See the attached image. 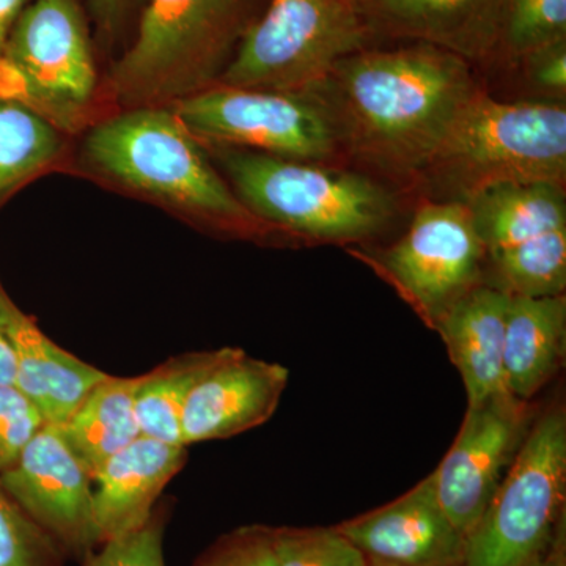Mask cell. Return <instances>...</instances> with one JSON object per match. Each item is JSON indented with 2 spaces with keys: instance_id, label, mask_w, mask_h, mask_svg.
<instances>
[{
  "instance_id": "cell-31",
  "label": "cell",
  "mask_w": 566,
  "mask_h": 566,
  "mask_svg": "<svg viewBox=\"0 0 566 566\" xmlns=\"http://www.w3.org/2000/svg\"><path fill=\"white\" fill-rule=\"evenodd\" d=\"M144 6L145 0H88L96 40L103 51L112 52L122 43Z\"/></svg>"
},
{
  "instance_id": "cell-11",
  "label": "cell",
  "mask_w": 566,
  "mask_h": 566,
  "mask_svg": "<svg viewBox=\"0 0 566 566\" xmlns=\"http://www.w3.org/2000/svg\"><path fill=\"white\" fill-rule=\"evenodd\" d=\"M532 417L528 401L509 392L468 406L455 442L431 474L439 505L465 538L515 461Z\"/></svg>"
},
{
  "instance_id": "cell-37",
  "label": "cell",
  "mask_w": 566,
  "mask_h": 566,
  "mask_svg": "<svg viewBox=\"0 0 566 566\" xmlns=\"http://www.w3.org/2000/svg\"><path fill=\"white\" fill-rule=\"evenodd\" d=\"M368 566H382V565H374V564H368Z\"/></svg>"
},
{
  "instance_id": "cell-36",
  "label": "cell",
  "mask_w": 566,
  "mask_h": 566,
  "mask_svg": "<svg viewBox=\"0 0 566 566\" xmlns=\"http://www.w3.org/2000/svg\"><path fill=\"white\" fill-rule=\"evenodd\" d=\"M354 3H357V6H359L360 2H363V0H353Z\"/></svg>"
},
{
  "instance_id": "cell-19",
  "label": "cell",
  "mask_w": 566,
  "mask_h": 566,
  "mask_svg": "<svg viewBox=\"0 0 566 566\" xmlns=\"http://www.w3.org/2000/svg\"><path fill=\"white\" fill-rule=\"evenodd\" d=\"M566 300L510 296L505 318L504 376L513 397L531 401L564 363Z\"/></svg>"
},
{
  "instance_id": "cell-10",
  "label": "cell",
  "mask_w": 566,
  "mask_h": 566,
  "mask_svg": "<svg viewBox=\"0 0 566 566\" xmlns=\"http://www.w3.org/2000/svg\"><path fill=\"white\" fill-rule=\"evenodd\" d=\"M486 253L464 202L428 203L400 241L379 253V274L431 329L482 282Z\"/></svg>"
},
{
  "instance_id": "cell-28",
  "label": "cell",
  "mask_w": 566,
  "mask_h": 566,
  "mask_svg": "<svg viewBox=\"0 0 566 566\" xmlns=\"http://www.w3.org/2000/svg\"><path fill=\"white\" fill-rule=\"evenodd\" d=\"M164 524V513H153L144 526L104 542L102 551L85 558L84 566H166L163 553Z\"/></svg>"
},
{
  "instance_id": "cell-9",
  "label": "cell",
  "mask_w": 566,
  "mask_h": 566,
  "mask_svg": "<svg viewBox=\"0 0 566 566\" xmlns=\"http://www.w3.org/2000/svg\"><path fill=\"white\" fill-rule=\"evenodd\" d=\"M169 107L203 145L316 164L340 150L334 118L315 96L212 85Z\"/></svg>"
},
{
  "instance_id": "cell-29",
  "label": "cell",
  "mask_w": 566,
  "mask_h": 566,
  "mask_svg": "<svg viewBox=\"0 0 566 566\" xmlns=\"http://www.w3.org/2000/svg\"><path fill=\"white\" fill-rule=\"evenodd\" d=\"M192 566H279L275 528H237L208 547Z\"/></svg>"
},
{
  "instance_id": "cell-24",
  "label": "cell",
  "mask_w": 566,
  "mask_h": 566,
  "mask_svg": "<svg viewBox=\"0 0 566 566\" xmlns=\"http://www.w3.org/2000/svg\"><path fill=\"white\" fill-rule=\"evenodd\" d=\"M486 259L494 277L491 286L509 296H557L565 292L566 229L554 230Z\"/></svg>"
},
{
  "instance_id": "cell-33",
  "label": "cell",
  "mask_w": 566,
  "mask_h": 566,
  "mask_svg": "<svg viewBox=\"0 0 566 566\" xmlns=\"http://www.w3.org/2000/svg\"><path fill=\"white\" fill-rule=\"evenodd\" d=\"M29 3L31 0H0V55H2L14 22Z\"/></svg>"
},
{
  "instance_id": "cell-6",
  "label": "cell",
  "mask_w": 566,
  "mask_h": 566,
  "mask_svg": "<svg viewBox=\"0 0 566 566\" xmlns=\"http://www.w3.org/2000/svg\"><path fill=\"white\" fill-rule=\"evenodd\" d=\"M468 199L502 182L566 178V109L553 103H502L480 91L465 104L428 167Z\"/></svg>"
},
{
  "instance_id": "cell-30",
  "label": "cell",
  "mask_w": 566,
  "mask_h": 566,
  "mask_svg": "<svg viewBox=\"0 0 566 566\" xmlns=\"http://www.w3.org/2000/svg\"><path fill=\"white\" fill-rule=\"evenodd\" d=\"M44 422L17 386H0V472L9 469Z\"/></svg>"
},
{
  "instance_id": "cell-18",
  "label": "cell",
  "mask_w": 566,
  "mask_h": 566,
  "mask_svg": "<svg viewBox=\"0 0 566 566\" xmlns=\"http://www.w3.org/2000/svg\"><path fill=\"white\" fill-rule=\"evenodd\" d=\"M509 294L480 283L436 326L463 378L469 406L506 394L505 318ZM510 394V392H509Z\"/></svg>"
},
{
  "instance_id": "cell-34",
  "label": "cell",
  "mask_w": 566,
  "mask_h": 566,
  "mask_svg": "<svg viewBox=\"0 0 566 566\" xmlns=\"http://www.w3.org/2000/svg\"><path fill=\"white\" fill-rule=\"evenodd\" d=\"M0 386H14L13 349L2 323H0Z\"/></svg>"
},
{
  "instance_id": "cell-26",
  "label": "cell",
  "mask_w": 566,
  "mask_h": 566,
  "mask_svg": "<svg viewBox=\"0 0 566 566\" xmlns=\"http://www.w3.org/2000/svg\"><path fill=\"white\" fill-rule=\"evenodd\" d=\"M279 566H368L337 527L275 528Z\"/></svg>"
},
{
  "instance_id": "cell-16",
  "label": "cell",
  "mask_w": 566,
  "mask_h": 566,
  "mask_svg": "<svg viewBox=\"0 0 566 566\" xmlns=\"http://www.w3.org/2000/svg\"><path fill=\"white\" fill-rule=\"evenodd\" d=\"M504 0H363L360 13L371 33L433 44L483 61L499 48Z\"/></svg>"
},
{
  "instance_id": "cell-22",
  "label": "cell",
  "mask_w": 566,
  "mask_h": 566,
  "mask_svg": "<svg viewBox=\"0 0 566 566\" xmlns=\"http://www.w3.org/2000/svg\"><path fill=\"white\" fill-rule=\"evenodd\" d=\"M136 387L137 376L107 375L65 423L59 424L91 476L104 461L142 436L136 415Z\"/></svg>"
},
{
  "instance_id": "cell-7",
  "label": "cell",
  "mask_w": 566,
  "mask_h": 566,
  "mask_svg": "<svg viewBox=\"0 0 566 566\" xmlns=\"http://www.w3.org/2000/svg\"><path fill=\"white\" fill-rule=\"evenodd\" d=\"M370 36L353 0H270L216 85L311 95Z\"/></svg>"
},
{
  "instance_id": "cell-4",
  "label": "cell",
  "mask_w": 566,
  "mask_h": 566,
  "mask_svg": "<svg viewBox=\"0 0 566 566\" xmlns=\"http://www.w3.org/2000/svg\"><path fill=\"white\" fill-rule=\"evenodd\" d=\"M230 188L264 226L322 241H359L395 214L392 193L363 175L243 148L205 145Z\"/></svg>"
},
{
  "instance_id": "cell-20",
  "label": "cell",
  "mask_w": 566,
  "mask_h": 566,
  "mask_svg": "<svg viewBox=\"0 0 566 566\" xmlns=\"http://www.w3.org/2000/svg\"><path fill=\"white\" fill-rule=\"evenodd\" d=\"M468 205L486 256L566 229L564 186L502 182L461 200Z\"/></svg>"
},
{
  "instance_id": "cell-21",
  "label": "cell",
  "mask_w": 566,
  "mask_h": 566,
  "mask_svg": "<svg viewBox=\"0 0 566 566\" xmlns=\"http://www.w3.org/2000/svg\"><path fill=\"white\" fill-rule=\"evenodd\" d=\"M73 137L22 103L0 96V210L51 172H69Z\"/></svg>"
},
{
  "instance_id": "cell-23",
  "label": "cell",
  "mask_w": 566,
  "mask_h": 566,
  "mask_svg": "<svg viewBox=\"0 0 566 566\" xmlns=\"http://www.w3.org/2000/svg\"><path fill=\"white\" fill-rule=\"evenodd\" d=\"M234 348L186 353L137 376L136 415L140 434L182 446L181 416L193 387ZM185 447V446H182Z\"/></svg>"
},
{
  "instance_id": "cell-15",
  "label": "cell",
  "mask_w": 566,
  "mask_h": 566,
  "mask_svg": "<svg viewBox=\"0 0 566 566\" xmlns=\"http://www.w3.org/2000/svg\"><path fill=\"white\" fill-rule=\"evenodd\" d=\"M0 323L14 357V386L39 408L44 422L65 423L107 374L51 340L0 285Z\"/></svg>"
},
{
  "instance_id": "cell-17",
  "label": "cell",
  "mask_w": 566,
  "mask_h": 566,
  "mask_svg": "<svg viewBox=\"0 0 566 566\" xmlns=\"http://www.w3.org/2000/svg\"><path fill=\"white\" fill-rule=\"evenodd\" d=\"M186 461V447L139 436L92 475L93 520L99 545L144 526L164 488Z\"/></svg>"
},
{
  "instance_id": "cell-35",
  "label": "cell",
  "mask_w": 566,
  "mask_h": 566,
  "mask_svg": "<svg viewBox=\"0 0 566 566\" xmlns=\"http://www.w3.org/2000/svg\"><path fill=\"white\" fill-rule=\"evenodd\" d=\"M526 566H566L564 531L558 532L553 543Z\"/></svg>"
},
{
  "instance_id": "cell-27",
  "label": "cell",
  "mask_w": 566,
  "mask_h": 566,
  "mask_svg": "<svg viewBox=\"0 0 566 566\" xmlns=\"http://www.w3.org/2000/svg\"><path fill=\"white\" fill-rule=\"evenodd\" d=\"M63 553L0 485V566H62Z\"/></svg>"
},
{
  "instance_id": "cell-12",
  "label": "cell",
  "mask_w": 566,
  "mask_h": 566,
  "mask_svg": "<svg viewBox=\"0 0 566 566\" xmlns=\"http://www.w3.org/2000/svg\"><path fill=\"white\" fill-rule=\"evenodd\" d=\"M0 485L33 523L85 560L99 545L93 520V482L59 424L44 423L18 460L0 472Z\"/></svg>"
},
{
  "instance_id": "cell-3",
  "label": "cell",
  "mask_w": 566,
  "mask_h": 566,
  "mask_svg": "<svg viewBox=\"0 0 566 566\" xmlns=\"http://www.w3.org/2000/svg\"><path fill=\"white\" fill-rule=\"evenodd\" d=\"M259 0H145L137 32L112 63L104 92L112 109L172 106L218 84Z\"/></svg>"
},
{
  "instance_id": "cell-5",
  "label": "cell",
  "mask_w": 566,
  "mask_h": 566,
  "mask_svg": "<svg viewBox=\"0 0 566 566\" xmlns=\"http://www.w3.org/2000/svg\"><path fill=\"white\" fill-rule=\"evenodd\" d=\"M0 96L73 139L115 112L77 0H31L22 10L0 55Z\"/></svg>"
},
{
  "instance_id": "cell-25",
  "label": "cell",
  "mask_w": 566,
  "mask_h": 566,
  "mask_svg": "<svg viewBox=\"0 0 566 566\" xmlns=\"http://www.w3.org/2000/svg\"><path fill=\"white\" fill-rule=\"evenodd\" d=\"M566 40V0H504L499 48L515 57Z\"/></svg>"
},
{
  "instance_id": "cell-14",
  "label": "cell",
  "mask_w": 566,
  "mask_h": 566,
  "mask_svg": "<svg viewBox=\"0 0 566 566\" xmlns=\"http://www.w3.org/2000/svg\"><path fill=\"white\" fill-rule=\"evenodd\" d=\"M289 370L234 348L193 387L181 416L182 446L232 438L273 417Z\"/></svg>"
},
{
  "instance_id": "cell-32",
  "label": "cell",
  "mask_w": 566,
  "mask_h": 566,
  "mask_svg": "<svg viewBox=\"0 0 566 566\" xmlns=\"http://www.w3.org/2000/svg\"><path fill=\"white\" fill-rule=\"evenodd\" d=\"M527 71L536 85L546 91L565 92L566 40L556 41L527 54Z\"/></svg>"
},
{
  "instance_id": "cell-2",
  "label": "cell",
  "mask_w": 566,
  "mask_h": 566,
  "mask_svg": "<svg viewBox=\"0 0 566 566\" xmlns=\"http://www.w3.org/2000/svg\"><path fill=\"white\" fill-rule=\"evenodd\" d=\"M70 174L163 208L210 232L253 237L252 214L169 106L120 109L93 123L73 148Z\"/></svg>"
},
{
  "instance_id": "cell-13",
  "label": "cell",
  "mask_w": 566,
  "mask_h": 566,
  "mask_svg": "<svg viewBox=\"0 0 566 566\" xmlns=\"http://www.w3.org/2000/svg\"><path fill=\"white\" fill-rule=\"evenodd\" d=\"M368 564L382 566H461L465 536L436 499L433 476L381 509L337 526Z\"/></svg>"
},
{
  "instance_id": "cell-8",
  "label": "cell",
  "mask_w": 566,
  "mask_h": 566,
  "mask_svg": "<svg viewBox=\"0 0 566 566\" xmlns=\"http://www.w3.org/2000/svg\"><path fill=\"white\" fill-rule=\"evenodd\" d=\"M566 491V412L536 417L504 480L465 538L461 566H526L558 534Z\"/></svg>"
},
{
  "instance_id": "cell-1",
  "label": "cell",
  "mask_w": 566,
  "mask_h": 566,
  "mask_svg": "<svg viewBox=\"0 0 566 566\" xmlns=\"http://www.w3.org/2000/svg\"><path fill=\"white\" fill-rule=\"evenodd\" d=\"M480 92L471 63L416 43L363 50L335 63L311 96L329 111L342 144L386 172H427L465 104Z\"/></svg>"
}]
</instances>
